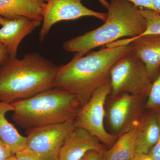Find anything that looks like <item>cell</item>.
Returning <instances> with one entry per match:
<instances>
[{"instance_id":"cell-15","label":"cell","mask_w":160,"mask_h":160,"mask_svg":"<svg viewBox=\"0 0 160 160\" xmlns=\"http://www.w3.org/2000/svg\"><path fill=\"white\" fill-rule=\"evenodd\" d=\"M10 103L0 104V140L15 155L26 148L27 139L19 133L14 126L6 119V113L13 111Z\"/></svg>"},{"instance_id":"cell-16","label":"cell","mask_w":160,"mask_h":160,"mask_svg":"<svg viewBox=\"0 0 160 160\" xmlns=\"http://www.w3.org/2000/svg\"><path fill=\"white\" fill-rule=\"evenodd\" d=\"M138 125L118 138L112 146L103 152L104 160H131L133 158L136 153V141Z\"/></svg>"},{"instance_id":"cell-13","label":"cell","mask_w":160,"mask_h":160,"mask_svg":"<svg viewBox=\"0 0 160 160\" xmlns=\"http://www.w3.org/2000/svg\"><path fill=\"white\" fill-rule=\"evenodd\" d=\"M47 0H0V17L8 19L25 17L42 22Z\"/></svg>"},{"instance_id":"cell-21","label":"cell","mask_w":160,"mask_h":160,"mask_svg":"<svg viewBox=\"0 0 160 160\" xmlns=\"http://www.w3.org/2000/svg\"><path fill=\"white\" fill-rule=\"evenodd\" d=\"M136 7L152 9L155 11L152 0H127Z\"/></svg>"},{"instance_id":"cell-25","label":"cell","mask_w":160,"mask_h":160,"mask_svg":"<svg viewBox=\"0 0 160 160\" xmlns=\"http://www.w3.org/2000/svg\"><path fill=\"white\" fill-rule=\"evenodd\" d=\"M131 160H153L148 154L136 153Z\"/></svg>"},{"instance_id":"cell-20","label":"cell","mask_w":160,"mask_h":160,"mask_svg":"<svg viewBox=\"0 0 160 160\" xmlns=\"http://www.w3.org/2000/svg\"><path fill=\"white\" fill-rule=\"evenodd\" d=\"M157 112L160 126V111ZM148 155L153 160H160V132L157 142L149 152Z\"/></svg>"},{"instance_id":"cell-27","label":"cell","mask_w":160,"mask_h":160,"mask_svg":"<svg viewBox=\"0 0 160 160\" xmlns=\"http://www.w3.org/2000/svg\"><path fill=\"white\" fill-rule=\"evenodd\" d=\"M102 5L106 9H108L109 6V3L107 0H98Z\"/></svg>"},{"instance_id":"cell-24","label":"cell","mask_w":160,"mask_h":160,"mask_svg":"<svg viewBox=\"0 0 160 160\" xmlns=\"http://www.w3.org/2000/svg\"><path fill=\"white\" fill-rule=\"evenodd\" d=\"M9 58V55L6 47L2 43H0V66Z\"/></svg>"},{"instance_id":"cell-9","label":"cell","mask_w":160,"mask_h":160,"mask_svg":"<svg viewBox=\"0 0 160 160\" xmlns=\"http://www.w3.org/2000/svg\"><path fill=\"white\" fill-rule=\"evenodd\" d=\"M82 0H47L42 12V25L39 39L43 42L51 27L62 21H72L84 17H93L105 22L107 12L94 11L83 5Z\"/></svg>"},{"instance_id":"cell-8","label":"cell","mask_w":160,"mask_h":160,"mask_svg":"<svg viewBox=\"0 0 160 160\" xmlns=\"http://www.w3.org/2000/svg\"><path fill=\"white\" fill-rule=\"evenodd\" d=\"M76 127L74 119L27 129L26 148L46 160H58L62 146Z\"/></svg>"},{"instance_id":"cell-2","label":"cell","mask_w":160,"mask_h":160,"mask_svg":"<svg viewBox=\"0 0 160 160\" xmlns=\"http://www.w3.org/2000/svg\"><path fill=\"white\" fill-rule=\"evenodd\" d=\"M58 68L38 52L9 58L0 66V102L26 99L54 88Z\"/></svg>"},{"instance_id":"cell-10","label":"cell","mask_w":160,"mask_h":160,"mask_svg":"<svg viewBox=\"0 0 160 160\" xmlns=\"http://www.w3.org/2000/svg\"><path fill=\"white\" fill-rule=\"evenodd\" d=\"M130 44L132 51L144 63L152 79L160 68V34L146 35L120 39L106 45V47Z\"/></svg>"},{"instance_id":"cell-11","label":"cell","mask_w":160,"mask_h":160,"mask_svg":"<svg viewBox=\"0 0 160 160\" xmlns=\"http://www.w3.org/2000/svg\"><path fill=\"white\" fill-rule=\"evenodd\" d=\"M105 146L88 130L76 127L62 146L58 160H80L89 151L103 153Z\"/></svg>"},{"instance_id":"cell-18","label":"cell","mask_w":160,"mask_h":160,"mask_svg":"<svg viewBox=\"0 0 160 160\" xmlns=\"http://www.w3.org/2000/svg\"><path fill=\"white\" fill-rule=\"evenodd\" d=\"M157 77L152 82L145 104V108L152 112L160 111V68Z\"/></svg>"},{"instance_id":"cell-28","label":"cell","mask_w":160,"mask_h":160,"mask_svg":"<svg viewBox=\"0 0 160 160\" xmlns=\"http://www.w3.org/2000/svg\"><path fill=\"white\" fill-rule=\"evenodd\" d=\"M6 160H18V159L15 155H12V156H11L10 157H9V158L7 159Z\"/></svg>"},{"instance_id":"cell-3","label":"cell","mask_w":160,"mask_h":160,"mask_svg":"<svg viewBox=\"0 0 160 160\" xmlns=\"http://www.w3.org/2000/svg\"><path fill=\"white\" fill-rule=\"evenodd\" d=\"M106 21L102 26L65 42V51L83 56L92 49L123 38L139 36L146 30V20L139 8L127 0H109Z\"/></svg>"},{"instance_id":"cell-5","label":"cell","mask_w":160,"mask_h":160,"mask_svg":"<svg viewBox=\"0 0 160 160\" xmlns=\"http://www.w3.org/2000/svg\"><path fill=\"white\" fill-rule=\"evenodd\" d=\"M152 83L145 64L132 50L117 62L110 72L113 95L125 92L147 98Z\"/></svg>"},{"instance_id":"cell-7","label":"cell","mask_w":160,"mask_h":160,"mask_svg":"<svg viewBox=\"0 0 160 160\" xmlns=\"http://www.w3.org/2000/svg\"><path fill=\"white\" fill-rule=\"evenodd\" d=\"M110 82L98 88L89 101L82 106L75 119L76 126L89 131L106 146L110 148L118 137L106 130L104 125L106 102L111 94Z\"/></svg>"},{"instance_id":"cell-19","label":"cell","mask_w":160,"mask_h":160,"mask_svg":"<svg viewBox=\"0 0 160 160\" xmlns=\"http://www.w3.org/2000/svg\"><path fill=\"white\" fill-rule=\"evenodd\" d=\"M18 160H46L26 148L15 154Z\"/></svg>"},{"instance_id":"cell-26","label":"cell","mask_w":160,"mask_h":160,"mask_svg":"<svg viewBox=\"0 0 160 160\" xmlns=\"http://www.w3.org/2000/svg\"><path fill=\"white\" fill-rule=\"evenodd\" d=\"M155 11L160 15V0H152Z\"/></svg>"},{"instance_id":"cell-4","label":"cell","mask_w":160,"mask_h":160,"mask_svg":"<svg viewBox=\"0 0 160 160\" xmlns=\"http://www.w3.org/2000/svg\"><path fill=\"white\" fill-rule=\"evenodd\" d=\"M10 104L12 120L26 130L74 120L82 107L75 95L56 87Z\"/></svg>"},{"instance_id":"cell-22","label":"cell","mask_w":160,"mask_h":160,"mask_svg":"<svg viewBox=\"0 0 160 160\" xmlns=\"http://www.w3.org/2000/svg\"><path fill=\"white\" fill-rule=\"evenodd\" d=\"M80 160H104V158L103 153L91 151L87 152Z\"/></svg>"},{"instance_id":"cell-6","label":"cell","mask_w":160,"mask_h":160,"mask_svg":"<svg viewBox=\"0 0 160 160\" xmlns=\"http://www.w3.org/2000/svg\"><path fill=\"white\" fill-rule=\"evenodd\" d=\"M145 98L125 92L109 95L105 106V119L111 134L119 137L138 125L143 115Z\"/></svg>"},{"instance_id":"cell-12","label":"cell","mask_w":160,"mask_h":160,"mask_svg":"<svg viewBox=\"0 0 160 160\" xmlns=\"http://www.w3.org/2000/svg\"><path fill=\"white\" fill-rule=\"evenodd\" d=\"M42 24V22L25 17L6 18L0 29V43L6 47L9 58H17L18 48L23 39Z\"/></svg>"},{"instance_id":"cell-23","label":"cell","mask_w":160,"mask_h":160,"mask_svg":"<svg viewBox=\"0 0 160 160\" xmlns=\"http://www.w3.org/2000/svg\"><path fill=\"white\" fill-rule=\"evenodd\" d=\"M12 155L9 148L0 140V160H6Z\"/></svg>"},{"instance_id":"cell-29","label":"cell","mask_w":160,"mask_h":160,"mask_svg":"<svg viewBox=\"0 0 160 160\" xmlns=\"http://www.w3.org/2000/svg\"><path fill=\"white\" fill-rule=\"evenodd\" d=\"M0 104H1V102H0Z\"/></svg>"},{"instance_id":"cell-14","label":"cell","mask_w":160,"mask_h":160,"mask_svg":"<svg viewBox=\"0 0 160 160\" xmlns=\"http://www.w3.org/2000/svg\"><path fill=\"white\" fill-rule=\"evenodd\" d=\"M160 126L157 112L143 115L138 124L136 141V152L148 154L157 142Z\"/></svg>"},{"instance_id":"cell-17","label":"cell","mask_w":160,"mask_h":160,"mask_svg":"<svg viewBox=\"0 0 160 160\" xmlns=\"http://www.w3.org/2000/svg\"><path fill=\"white\" fill-rule=\"evenodd\" d=\"M140 13L146 20V30L140 37L146 35L160 34V15L152 9L140 8Z\"/></svg>"},{"instance_id":"cell-1","label":"cell","mask_w":160,"mask_h":160,"mask_svg":"<svg viewBox=\"0 0 160 160\" xmlns=\"http://www.w3.org/2000/svg\"><path fill=\"white\" fill-rule=\"evenodd\" d=\"M132 50L130 44L106 47L83 56L74 55L69 62L58 67L54 87L75 95L82 106L98 88L110 82L112 66Z\"/></svg>"}]
</instances>
